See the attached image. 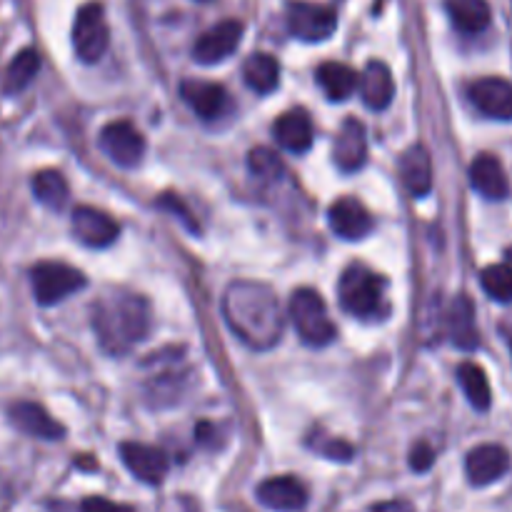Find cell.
<instances>
[{
    "label": "cell",
    "instance_id": "obj_13",
    "mask_svg": "<svg viewBox=\"0 0 512 512\" xmlns=\"http://www.w3.org/2000/svg\"><path fill=\"white\" fill-rule=\"evenodd\" d=\"M120 458H123L125 468L148 485H160L170 470L168 455L155 445L145 443H123L120 445Z\"/></svg>",
    "mask_w": 512,
    "mask_h": 512
},
{
    "label": "cell",
    "instance_id": "obj_7",
    "mask_svg": "<svg viewBox=\"0 0 512 512\" xmlns=\"http://www.w3.org/2000/svg\"><path fill=\"white\" fill-rule=\"evenodd\" d=\"M285 23L293 38L305 43L328 40L338 28V13L330 5L310 3V0H290L285 10Z\"/></svg>",
    "mask_w": 512,
    "mask_h": 512
},
{
    "label": "cell",
    "instance_id": "obj_24",
    "mask_svg": "<svg viewBox=\"0 0 512 512\" xmlns=\"http://www.w3.org/2000/svg\"><path fill=\"white\" fill-rule=\"evenodd\" d=\"M445 10L455 28L465 35L483 33L493 18L488 0H445Z\"/></svg>",
    "mask_w": 512,
    "mask_h": 512
},
{
    "label": "cell",
    "instance_id": "obj_32",
    "mask_svg": "<svg viewBox=\"0 0 512 512\" xmlns=\"http://www.w3.org/2000/svg\"><path fill=\"white\" fill-rule=\"evenodd\" d=\"M158 208H163V210H168V213H173L175 218H180L185 223V228L188 230H193V233H198V220L193 218V213H190L188 208H185V203L183 200L178 198V195H173V193H165V195H160V200H158Z\"/></svg>",
    "mask_w": 512,
    "mask_h": 512
},
{
    "label": "cell",
    "instance_id": "obj_9",
    "mask_svg": "<svg viewBox=\"0 0 512 512\" xmlns=\"http://www.w3.org/2000/svg\"><path fill=\"white\" fill-rule=\"evenodd\" d=\"M240 38H243V23L240 20H223V23L213 25L210 30H205L193 45V58L200 65H215L223 63L225 58L238 50Z\"/></svg>",
    "mask_w": 512,
    "mask_h": 512
},
{
    "label": "cell",
    "instance_id": "obj_31",
    "mask_svg": "<svg viewBox=\"0 0 512 512\" xmlns=\"http://www.w3.org/2000/svg\"><path fill=\"white\" fill-rule=\"evenodd\" d=\"M248 168L260 180H278L283 175L285 165L280 155L270 148H255L248 153Z\"/></svg>",
    "mask_w": 512,
    "mask_h": 512
},
{
    "label": "cell",
    "instance_id": "obj_27",
    "mask_svg": "<svg viewBox=\"0 0 512 512\" xmlns=\"http://www.w3.org/2000/svg\"><path fill=\"white\" fill-rule=\"evenodd\" d=\"M38 70H40V55L38 50L33 48H25L15 55L13 60L8 63L3 73V93L5 95H18L38 78Z\"/></svg>",
    "mask_w": 512,
    "mask_h": 512
},
{
    "label": "cell",
    "instance_id": "obj_15",
    "mask_svg": "<svg viewBox=\"0 0 512 512\" xmlns=\"http://www.w3.org/2000/svg\"><path fill=\"white\" fill-rule=\"evenodd\" d=\"M510 468V453L503 445H478L468 453L465 458V473L468 480L475 488H485V485H493L508 473Z\"/></svg>",
    "mask_w": 512,
    "mask_h": 512
},
{
    "label": "cell",
    "instance_id": "obj_28",
    "mask_svg": "<svg viewBox=\"0 0 512 512\" xmlns=\"http://www.w3.org/2000/svg\"><path fill=\"white\" fill-rule=\"evenodd\" d=\"M33 195L50 210H63L70 200L68 180L58 170H40L33 175Z\"/></svg>",
    "mask_w": 512,
    "mask_h": 512
},
{
    "label": "cell",
    "instance_id": "obj_22",
    "mask_svg": "<svg viewBox=\"0 0 512 512\" xmlns=\"http://www.w3.org/2000/svg\"><path fill=\"white\" fill-rule=\"evenodd\" d=\"M358 88L363 103L370 110H385L395 98V80L383 60H370L363 75H358Z\"/></svg>",
    "mask_w": 512,
    "mask_h": 512
},
{
    "label": "cell",
    "instance_id": "obj_36",
    "mask_svg": "<svg viewBox=\"0 0 512 512\" xmlns=\"http://www.w3.org/2000/svg\"><path fill=\"white\" fill-rule=\"evenodd\" d=\"M373 512H415V508L408 500H385V503L375 505Z\"/></svg>",
    "mask_w": 512,
    "mask_h": 512
},
{
    "label": "cell",
    "instance_id": "obj_8",
    "mask_svg": "<svg viewBox=\"0 0 512 512\" xmlns=\"http://www.w3.org/2000/svg\"><path fill=\"white\" fill-rule=\"evenodd\" d=\"M100 148L120 168H135L143 160L145 138L130 120H115L100 130Z\"/></svg>",
    "mask_w": 512,
    "mask_h": 512
},
{
    "label": "cell",
    "instance_id": "obj_12",
    "mask_svg": "<svg viewBox=\"0 0 512 512\" xmlns=\"http://www.w3.org/2000/svg\"><path fill=\"white\" fill-rule=\"evenodd\" d=\"M70 223H73L75 238L88 248H108L120 235V225L115 223V218H110L103 210L90 208V205L75 208Z\"/></svg>",
    "mask_w": 512,
    "mask_h": 512
},
{
    "label": "cell",
    "instance_id": "obj_33",
    "mask_svg": "<svg viewBox=\"0 0 512 512\" xmlns=\"http://www.w3.org/2000/svg\"><path fill=\"white\" fill-rule=\"evenodd\" d=\"M435 463V450L430 448L428 443H418L413 450H410V468L415 473H425V470L433 468Z\"/></svg>",
    "mask_w": 512,
    "mask_h": 512
},
{
    "label": "cell",
    "instance_id": "obj_25",
    "mask_svg": "<svg viewBox=\"0 0 512 512\" xmlns=\"http://www.w3.org/2000/svg\"><path fill=\"white\" fill-rule=\"evenodd\" d=\"M315 78H318V85L333 103L348 100L355 93V88H358V73L350 65L335 63V60L320 65Z\"/></svg>",
    "mask_w": 512,
    "mask_h": 512
},
{
    "label": "cell",
    "instance_id": "obj_1",
    "mask_svg": "<svg viewBox=\"0 0 512 512\" xmlns=\"http://www.w3.org/2000/svg\"><path fill=\"white\" fill-rule=\"evenodd\" d=\"M223 318L228 328L253 350H270L283 338V308L273 288L265 283H230L223 295Z\"/></svg>",
    "mask_w": 512,
    "mask_h": 512
},
{
    "label": "cell",
    "instance_id": "obj_38",
    "mask_svg": "<svg viewBox=\"0 0 512 512\" xmlns=\"http://www.w3.org/2000/svg\"><path fill=\"white\" fill-rule=\"evenodd\" d=\"M510 348H512V343H510Z\"/></svg>",
    "mask_w": 512,
    "mask_h": 512
},
{
    "label": "cell",
    "instance_id": "obj_34",
    "mask_svg": "<svg viewBox=\"0 0 512 512\" xmlns=\"http://www.w3.org/2000/svg\"><path fill=\"white\" fill-rule=\"evenodd\" d=\"M80 512H135V510L130 508V505H120L105 498H85L83 505H80Z\"/></svg>",
    "mask_w": 512,
    "mask_h": 512
},
{
    "label": "cell",
    "instance_id": "obj_37",
    "mask_svg": "<svg viewBox=\"0 0 512 512\" xmlns=\"http://www.w3.org/2000/svg\"><path fill=\"white\" fill-rule=\"evenodd\" d=\"M505 265H510L512 268V248H508V253H505Z\"/></svg>",
    "mask_w": 512,
    "mask_h": 512
},
{
    "label": "cell",
    "instance_id": "obj_6",
    "mask_svg": "<svg viewBox=\"0 0 512 512\" xmlns=\"http://www.w3.org/2000/svg\"><path fill=\"white\" fill-rule=\"evenodd\" d=\"M110 45V28L100 3H85L73 20V48L83 63H98Z\"/></svg>",
    "mask_w": 512,
    "mask_h": 512
},
{
    "label": "cell",
    "instance_id": "obj_21",
    "mask_svg": "<svg viewBox=\"0 0 512 512\" xmlns=\"http://www.w3.org/2000/svg\"><path fill=\"white\" fill-rule=\"evenodd\" d=\"M273 135L288 153H308L313 145V120H310L308 110L295 108L280 115L273 125Z\"/></svg>",
    "mask_w": 512,
    "mask_h": 512
},
{
    "label": "cell",
    "instance_id": "obj_35",
    "mask_svg": "<svg viewBox=\"0 0 512 512\" xmlns=\"http://www.w3.org/2000/svg\"><path fill=\"white\" fill-rule=\"evenodd\" d=\"M318 450L325 455V458L340 460V463H345V460L353 458V448H350L348 443H343V440H330L328 445H323V448H318Z\"/></svg>",
    "mask_w": 512,
    "mask_h": 512
},
{
    "label": "cell",
    "instance_id": "obj_18",
    "mask_svg": "<svg viewBox=\"0 0 512 512\" xmlns=\"http://www.w3.org/2000/svg\"><path fill=\"white\" fill-rule=\"evenodd\" d=\"M8 418L20 433L30 435L38 440H60L65 435V428L55 418H50L48 410L30 400H20V403L10 405Z\"/></svg>",
    "mask_w": 512,
    "mask_h": 512
},
{
    "label": "cell",
    "instance_id": "obj_20",
    "mask_svg": "<svg viewBox=\"0 0 512 512\" xmlns=\"http://www.w3.org/2000/svg\"><path fill=\"white\" fill-rule=\"evenodd\" d=\"M400 178L413 198H425L433 190V160L425 145L415 143L400 158Z\"/></svg>",
    "mask_w": 512,
    "mask_h": 512
},
{
    "label": "cell",
    "instance_id": "obj_23",
    "mask_svg": "<svg viewBox=\"0 0 512 512\" xmlns=\"http://www.w3.org/2000/svg\"><path fill=\"white\" fill-rule=\"evenodd\" d=\"M448 335L460 350H475L480 345L478 323H475V305L468 295H458L448 310Z\"/></svg>",
    "mask_w": 512,
    "mask_h": 512
},
{
    "label": "cell",
    "instance_id": "obj_17",
    "mask_svg": "<svg viewBox=\"0 0 512 512\" xmlns=\"http://www.w3.org/2000/svg\"><path fill=\"white\" fill-rule=\"evenodd\" d=\"M258 500L270 510L293 512L305 508L308 503V488L295 475H278L258 485Z\"/></svg>",
    "mask_w": 512,
    "mask_h": 512
},
{
    "label": "cell",
    "instance_id": "obj_26",
    "mask_svg": "<svg viewBox=\"0 0 512 512\" xmlns=\"http://www.w3.org/2000/svg\"><path fill=\"white\" fill-rule=\"evenodd\" d=\"M243 78L250 90L268 95L280 83V63L270 53H253L243 65Z\"/></svg>",
    "mask_w": 512,
    "mask_h": 512
},
{
    "label": "cell",
    "instance_id": "obj_5",
    "mask_svg": "<svg viewBox=\"0 0 512 512\" xmlns=\"http://www.w3.org/2000/svg\"><path fill=\"white\" fill-rule=\"evenodd\" d=\"M30 283H33L35 300L48 308V305H58L70 295L80 293L88 285V278L73 265L45 260L30 270Z\"/></svg>",
    "mask_w": 512,
    "mask_h": 512
},
{
    "label": "cell",
    "instance_id": "obj_10",
    "mask_svg": "<svg viewBox=\"0 0 512 512\" xmlns=\"http://www.w3.org/2000/svg\"><path fill=\"white\" fill-rule=\"evenodd\" d=\"M180 98L203 120H218L230 110V95L220 83L188 78L180 83Z\"/></svg>",
    "mask_w": 512,
    "mask_h": 512
},
{
    "label": "cell",
    "instance_id": "obj_3",
    "mask_svg": "<svg viewBox=\"0 0 512 512\" xmlns=\"http://www.w3.org/2000/svg\"><path fill=\"white\" fill-rule=\"evenodd\" d=\"M388 283L378 273L363 263H353L345 268L338 283V300L340 308L355 318L373 320L383 318L388 313V300H385Z\"/></svg>",
    "mask_w": 512,
    "mask_h": 512
},
{
    "label": "cell",
    "instance_id": "obj_19",
    "mask_svg": "<svg viewBox=\"0 0 512 512\" xmlns=\"http://www.w3.org/2000/svg\"><path fill=\"white\" fill-rule=\"evenodd\" d=\"M470 185L483 195L485 200H503L508 198L510 183L505 175L503 163L493 153H480L470 163Z\"/></svg>",
    "mask_w": 512,
    "mask_h": 512
},
{
    "label": "cell",
    "instance_id": "obj_4",
    "mask_svg": "<svg viewBox=\"0 0 512 512\" xmlns=\"http://www.w3.org/2000/svg\"><path fill=\"white\" fill-rule=\"evenodd\" d=\"M290 320H293L300 340L310 348H325L335 340V325L328 315V305L315 290H295L290 298Z\"/></svg>",
    "mask_w": 512,
    "mask_h": 512
},
{
    "label": "cell",
    "instance_id": "obj_2",
    "mask_svg": "<svg viewBox=\"0 0 512 512\" xmlns=\"http://www.w3.org/2000/svg\"><path fill=\"white\" fill-rule=\"evenodd\" d=\"M95 338L108 355H125L150 333V305L143 295L108 290L90 308Z\"/></svg>",
    "mask_w": 512,
    "mask_h": 512
},
{
    "label": "cell",
    "instance_id": "obj_11",
    "mask_svg": "<svg viewBox=\"0 0 512 512\" xmlns=\"http://www.w3.org/2000/svg\"><path fill=\"white\" fill-rule=\"evenodd\" d=\"M328 223L338 238L353 243V240L368 238L370 230H373V215L368 213V208L358 198L343 195V198H338L330 205Z\"/></svg>",
    "mask_w": 512,
    "mask_h": 512
},
{
    "label": "cell",
    "instance_id": "obj_16",
    "mask_svg": "<svg viewBox=\"0 0 512 512\" xmlns=\"http://www.w3.org/2000/svg\"><path fill=\"white\" fill-rule=\"evenodd\" d=\"M333 158L343 173H355L368 160V130L358 118H348L340 125L333 145Z\"/></svg>",
    "mask_w": 512,
    "mask_h": 512
},
{
    "label": "cell",
    "instance_id": "obj_14",
    "mask_svg": "<svg viewBox=\"0 0 512 512\" xmlns=\"http://www.w3.org/2000/svg\"><path fill=\"white\" fill-rule=\"evenodd\" d=\"M468 98L485 118L512 120V83L505 78H480L468 88Z\"/></svg>",
    "mask_w": 512,
    "mask_h": 512
},
{
    "label": "cell",
    "instance_id": "obj_29",
    "mask_svg": "<svg viewBox=\"0 0 512 512\" xmlns=\"http://www.w3.org/2000/svg\"><path fill=\"white\" fill-rule=\"evenodd\" d=\"M458 380L460 388H463L465 398L470 400L475 410H488L493 403V390H490L488 375L480 365L475 363H463L458 368Z\"/></svg>",
    "mask_w": 512,
    "mask_h": 512
},
{
    "label": "cell",
    "instance_id": "obj_30",
    "mask_svg": "<svg viewBox=\"0 0 512 512\" xmlns=\"http://www.w3.org/2000/svg\"><path fill=\"white\" fill-rule=\"evenodd\" d=\"M480 285L498 303H512V268L505 263L488 265L480 273Z\"/></svg>",
    "mask_w": 512,
    "mask_h": 512
}]
</instances>
